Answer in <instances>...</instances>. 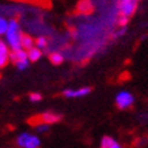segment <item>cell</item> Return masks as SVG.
Returning a JSON list of instances; mask_svg holds the SVG:
<instances>
[{"label":"cell","instance_id":"cell-18","mask_svg":"<svg viewBox=\"0 0 148 148\" xmlns=\"http://www.w3.org/2000/svg\"><path fill=\"white\" fill-rule=\"evenodd\" d=\"M138 122H141L142 124H147L148 123V112H142L137 116Z\"/></svg>","mask_w":148,"mask_h":148},{"label":"cell","instance_id":"cell-13","mask_svg":"<svg viewBox=\"0 0 148 148\" xmlns=\"http://www.w3.org/2000/svg\"><path fill=\"white\" fill-rule=\"evenodd\" d=\"M49 46V40L46 38V36H38V38L35 39V47H38L39 49H41L42 52L43 51H46Z\"/></svg>","mask_w":148,"mask_h":148},{"label":"cell","instance_id":"cell-2","mask_svg":"<svg viewBox=\"0 0 148 148\" xmlns=\"http://www.w3.org/2000/svg\"><path fill=\"white\" fill-rule=\"evenodd\" d=\"M16 143L19 148H40L41 147V138L38 134L23 131L17 135Z\"/></svg>","mask_w":148,"mask_h":148},{"label":"cell","instance_id":"cell-8","mask_svg":"<svg viewBox=\"0 0 148 148\" xmlns=\"http://www.w3.org/2000/svg\"><path fill=\"white\" fill-rule=\"evenodd\" d=\"M100 148H123V146L112 136L105 135L100 140Z\"/></svg>","mask_w":148,"mask_h":148},{"label":"cell","instance_id":"cell-12","mask_svg":"<svg viewBox=\"0 0 148 148\" xmlns=\"http://www.w3.org/2000/svg\"><path fill=\"white\" fill-rule=\"evenodd\" d=\"M33 47H35V39L32 35L29 34H24L23 38H22V49L24 51H29Z\"/></svg>","mask_w":148,"mask_h":148},{"label":"cell","instance_id":"cell-7","mask_svg":"<svg viewBox=\"0 0 148 148\" xmlns=\"http://www.w3.org/2000/svg\"><path fill=\"white\" fill-rule=\"evenodd\" d=\"M60 114H58L53 111H46L39 116V123H43L46 125H52V124H56L60 121Z\"/></svg>","mask_w":148,"mask_h":148},{"label":"cell","instance_id":"cell-3","mask_svg":"<svg viewBox=\"0 0 148 148\" xmlns=\"http://www.w3.org/2000/svg\"><path fill=\"white\" fill-rule=\"evenodd\" d=\"M138 9V3L136 0H119L117 3L118 17L130 19Z\"/></svg>","mask_w":148,"mask_h":148},{"label":"cell","instance_id":"cell-15","mask_svg":"<svg viewBox=\"0 0 148 148\" xmlns=\"http://www.w3.org/2000/svg\"><path fill=\"white\" fill-rule=\"evenodd\" d=\"M7 28H9V19H6L4 16H0V38L5 36Z\"/></svg>","mask_w":148,"mask_h":148},{"label":"cell","instance_id":"cell-19","mask_svg":"<svg viewBox=\"0 0 148 148\" xmlns=\"http://www.w3.org/2000/svg\"><path fill=\"white\" fill-rule=\"evenodd\" d=\"M125 30H127V28H119L118 30L114 33V35H113V38L116 39V38H121V36H123L124 34H125Z\"/></svg>","mask_w":148,"mask_h":148},{"label":"cell","instance_id":"cell-1","mask_svg":"<svg viewBox=\"0 0 148 148\" xmlns=\"http://www.w3.org/2000/svg\"><path fill=\"white\" fill-rule=\"evenodd\" d=\"M23 35L24 33L22 32L19 22L14 18L9 19V28H7V32L4 36V40L11 51L22 49V38H23Z\"/></svg>","mask_w":148,"mask_h":148},{"label":"cell","instance_id":"cell-5","mask_svg":"<svg viewBox=\"0 0 148 148\" xmlns=\"http://www.w3.org/2000/svg\"><path fill=\"white\" fill-rule=\"evenodd\" d=\"M92 89L89 87H79V88H68L63 90V95L66 99H78L84 98L88 94H90Z\"/></svg>","mask_w":148,"mask_h":148},{"label":"cell","instance_id":"cell-6","mask_svg":"<svg viewBox=\"0 0 148 148\" xmlns=\"http://www.w3.org/2000/svg\"><path fill=\"white\" fill-rule=\"evenodd\" d=\"M11 62V49L5 40L0 39V69L5 68Z\"/></svg>","mask_w":148,"mask_h":148},{"label":"cell","instance_id":"cell-4","mask_svg":"<svg viewBox=\"0 0 148 148\" xmlns=\"http://www.w3.org/2000/svg\"><path fill=\"white\" fill-rule=\"evenodd\" d=\"M114 102H116V106L119 110H128V108L134 106L135 97H134V94H132L131 92L123 89V90L118 92L116 94Z\"/></svg>","mask_w":148,"mask_h":148},{"label":"cell","instance_id":"cell-16","mask_svg":"<svg viewBox=\"0 0 148 148\" xmlns=\"http://www.w3.org/2000/svg\"><path fill=\"white\" fill-rule=\"evenodd\" d=\"M34 127H35V130L38 134H46V132H48V130H49V125H46L43 123H36Z\"/></svg>","mask_w":148,"mask_h":148},{"label":"cell","instance_id":"cell-10","mask_svg":"<svg viewBox=\"0 0 148 148\" xmlns=\"http://www.w3.org/2000/svg\"><path fill=\"white\" fill-rule=\"evenodd\" d=\"M24 59H28L27 51L24 49H17V51H11V62L13 64H17Z\"/></svg>","mask_w":148,"mask_h":148},{"label":"cell","instance_id":"cell-9","mask_svg":"<svg viewBox=\"0 0 148 148\" xmlns=\"http://www.w3.org/2000/svg\"><path fill=\"white\" fill-rule=\"evenodd\" d=\"M42 53L43 52L41 49H39L38 47H33L32 49L27 51V56H28V60L30 63H36L39 62L41 57H42Z\"/></svg>","mask_w":148,"mask_h":148},{"label":"cell","instance_id":"cell-14","mask_svg":"<svg viewBox=\"0 0 148 148\" xmlns=\"http://www.w3.org/2000/svg\"><path fill=\"white\" fill-rule=\"evenodd\" d=\"M77 10L81 13H89L93 10V5L89 1H79L77 5Z\"/></svg>","mask_w":148,"mask_h":148},{"label":"cell","instance_id":"cell-17","mask_svg":"<svg viewBox=\"0 0 148 148\" xmlns=\"http://www.w3.org/2000/svg\"><path fill=\"white\" fill-rule=\"evenodd\" d=\"M29 100H30L32 102H40L42 100V94L38 93V92H33L29 94Z\"/></svg>","mask_w":148,"mask_h":148},{"label":"cell","instance_id":"cell-11","mask_svg":"<svg viewBox=\"0 0 148 148\" xmlns=\"http://www.w3.org/2000/svg\"><path fill=\"white\" fill-rule=\"evenodd\" d=\"M48 59L53 65H60L64 62L65 57H64V54L62 53L60 51H53V52H51V53L48 54Z\"/></svg>","mask_w":148,"mask_h":148}]
</instances>
